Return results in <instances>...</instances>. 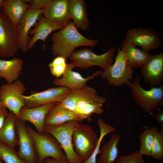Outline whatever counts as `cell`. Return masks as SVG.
<instances>
[{
  "instance_id": "6da1fadb",
  "label": "cell",
  "mask_w": 163,
  "mask_h": 163,
  "mask_svg": "<svg viewBox=\"0 0 163 163\" xmlns=\"http://www.w3.org/2000/svg\"><path fill=\"white\" fill-rule=\"evenodd\" d=\"M106 101L97 94L94 88L86 85L79 90H70L59 102L84 120L91 121L90 116L93 114L103 113L102 106Z\"/></svg>"
},
{
  "instance_id": "7a4b0ae2",
  "label": "cell",
  "mask_w": 163,
  "mask_h": 163,
  "mask_svg": "<svg viewBox=\"0 0 163 163\" xmlns=\"http://www.w3.org/2000/svg\"><path fill=\"white\" fill-rule=\"evenodd\" d=\"M77 28L71 21L66 26L52 34L51 38L53 43L51 50L54 56H61L66 59L78 47H94L97 45L98 40H91L85 37Z\"/></svg>"
},
{
  "instance_id": "3957f363",
  "label": "cell",
  "mask_w": 163,
  "mask_h": 163,
  "mask_svg": "<svg viewBox=\"0 0 163 163\" xmlns=\"http://www.w3.org/2000/svg\"><path fill=\"white\" fill-rule=\"evenodd\" d=\"M141 78L136 76L133 82L128 86L131 88L133 97L136 104L146 113H150L159 106L163 105V84L158 87L151 86L146 90L141 86Z\"/></svg>"
},
{
  "instance_id": "277c9868",
  "label": "cell",
  "mask_w": 163,
  "mask_h": 163,
  "mask_svg": "<svg viewBox=\"0 0 163 163\" xmlns=\"http://www.w3.org/2000/svg\"><path fill=\"white\" fill-rule=\"evenodd\" d=\"M98 137L92 126L78 122L73 132V143L75 151L82 163L91 155Z\"/></svg>"
},
{
  "instance_id": "5b68a950",
  "label": "cell",
  "mask_w": 163,
  "mask_h": 163,
  "mask_svg": "<svg viewBox=\"0 0 163 163\" xmlns=\"http://www.w3.org/2000/svg\"><path fill=\"white\" fill-rule=\"evenodd\" d=\"M78 122L70 121L57 126L45 125L44 131L52 135L57 140L64 152L69 163H82L73 146L72 136Z\"/></svg>"
},
{
  "instance_id": "8992f818",
  "label": "cell",
  "mask_w": 163,
  "mask_h": 163,
  "mask_svg": "<svg viewBox=\"0 0 163 163\" xmlns=\"http://www.w3.org/2000/svg\"><path fill=\"white\" fill-rule=\"evenodd\" d=\"M27 129L34 140L39 163L49 157L58 160H66L60 145L52 135L46 133H39L29 126Z\"/></svg>"
},
{
  "instance_id": "52a82bcc",
  "label": "cell",
  "mask_w": 163,
  "mask_h": 163,
  "mask_svg": "<svg viewBox=\"0 0 163 163\" xmlns=\"http://www.w3.org/2000/svg\"><path fill=\"white\" fill-rule=\"evenodd\" d=\"M117 53L113 64L101 71L100 75L107 81L110 85L118 87L128 85L134 76V70L126 62L124 54L119 47H117Z\"/></svg>"
},
{
  "instance_id": "ba28073f",
  "label": "cell",
  "mask_w": 163,
  "mask_h": 163,
  "mask_svg": "<svg viewBox=\"0 0 163 163\" xmlns=\"http://www.w3.org/2000/svg\"><path fill=\"white\" fill-rule=\"evenodd\" d=\"M115 48L113 47L104 53L98 55L88 47L74 52L69 58L75 67L82 69L97 66L105 70L113 63Z\"/></svg>"
},
{
  "instance_id": "9c48e42d",
  "label": "cell",
  "mask_w": 163,
  "mask_h": 163,
  "mask_svg": "<svg viewBox=\"0 0 163 163\" xmlns=\"http://www.w3.org/2000/svg\"><path fill=\"white\" fill-rule=\"evenodd\" d=\"M19 50V37L17 27L0 12V57H13Z\"/></svg>"
},
{
  "instance_id": "30bf717a",
  "label": "cell",
  "mask_w": 163,
  "mask_h": 163,
  "mask_svg": "<svg viewBox=\"0 0 163 163\" xmlns=\"http://www.w3.org/2000/svg\"><path fill=\"white\" fill-rule=\"evenodd\" d=\"M26 90L24 84L18 80L2 85L0 87V98L3 106L17 118L21 110L25 106L23 96Z\"/></svg>"
},
{
  "instance_id": "8fae6325",
  "label": "cell",
  "mask_w": 163,
  "mask_h": 163,
  "mask_svg": "<svg viewBox=\"0 0 163 163\" xmlns=\"http://www.w3.org/2000/svg\"><path fill=\"white\" fill-rule=\"evenodd\" d=\"M125 39L135 46H139L142 49L149 52L158 48L162 43L160 34L150 28H133L126 32Z\"/></svg>"
},
{
  "instance_id": "7c38bea8",
  "label": "cell",
  "mask_w": 163,
  "mask_h": 163,
  "mask_svg": "<svg viewBox=\"0 0 163 163\" xmlns=\"http://www.w3.org/2000/svg\"><path fill=\"white\" fill-rule=\"evenodd\" d=\"M16 130L18 139L19 157L27 163H39L34 140L28 132L25 122L18 119Z\"/></svg>"
},
{
  "instance_id": "4fadbf2b",
  "label": "cell",
  "mask_w": 163,
  "mask_h": 163,
  "mask_svg": "<svg viewBox=\"0 0 163 163\" xmlns=\"http://www.w3.org/2000/svg\"><path fill=\"white\" fill-rule=\"evenodd\" d=\"M70 90L66 87H58L40 92H33L27 96L23 95L25 106L32 108L51 103L59 102Z\"/></svg>"
},
{
  "instance_id": "5bb4252c",
  "label": "cell",
  "mask_w": 163,
  "mask_h": 163,
  "mask_svg": "<svg viewBox=\"0 0 163 163\" xmlns=\"http://www.w3.org/2000/svg\"><path fill=\"white\" fill-rule=\"evenodd\" d=\"M145 81L154 86L163 84V52L151 55L141 67Z\"/></svg>"
},
{
  "instance_id": "9a60e30c",
  "label": "cell",
  "mask_w": 163,
  "mask_h": 163,
  "mask_svg": "<svg viewBox=\"0 0 163 163\" xmlns=\"http://www.w3.org/2000/svg\"><path fill=\"white\" fill-rule=\"evenodd\" d=\"M56 103H51L32 108L24 106L21 110L18 119L30 122L35 127L37 132L44 134L46 117Z\"/></svg>"
},
{
  "instance_id": "2e32d148",
  "label": "cell",
  "mask_w": 163,
  "mask_h": 163,
  "mask_svg": "<svg viewBox=\"0 0 163 163\" xmlns=\"http://www.w3.org/2000/svg\"><path fill=\"white\" fill-rule=\"evenodd\" d=\"M75 67L72 63L67 64L62 77L56 78L53 82V84L58 87L66 88L71 90H79L85 86L88 81L94 79L96 76L100 75L101 72V71H96L91 76L85 78L78 72L73 71Z\"/></svg>"
},
{
  "instance_id": "e0dca14e",
  "label": "cell",
  "mask_w": 163,
  "mask_h": 163,
  "mask_svg": "<svg viewBox=\"0 0 163 163\" xmlns=\"http://www.w3.org/2000/svg\"><path fill=\"white\" fill-rule=\"evenodd\" d=\"M69 0H51L42 9V14L55 24L62 27L71 21L68 8Z\"/></svg>"
},
{
  "instance_id": "ac0fdd59",
  "label": "cell",
  "mask_w": 163,
  "mask_h": 163,
  "mask_svg": "<svg viewBox=\"0 0 163 163\" xmlns=\"http://www.w3.org/2000/svg\"><path fill=\"white\" fill-rule=\"evenodd\" d=\"M42 14V9L35 10L29 8L21 18L17 28L19 37V50L23 52L27 51V45L30 39L29 36L30 29Z\"/></svg>"
},
{
  "instance_id": "d6986e66",
  "label": "cell",
  "mask_w": 163,
  "mask_h": 163,
  "mask_svg": "<svg viewBox=\"0 0 163 163\" xmlns=\"http://www.w3.org/2000/svg\"><path fill=\"white\" fill-rule=\"evenodd\" d=\"M34 28L29 32V35H32L27 45V51L33 48L37 42L41 40L43 43L52 32L62 28L55 24L41 14L35 24Z\"/></svg>"
},
{
  "instance_id": "ffe728a7",
  "label": "cell",
  "mask_w": 163,
  "mask_h": 163,
  "mask_svg": "<svg viewBox=\"0 0 163 163\" xmlns=\"http://www.w3.org/2000/svg\"><path fill=\"white\" fill-rule=\"evenodd\" d=\"M83 120L82 117L57 102L47 113L45 124L46 125L57 126L70 121L80 122Z\"/></svg>"
},
{
  "instance_id": "44dd1931",
  "label": "cell",
  "mask_w": 163,
  "mask_h": 163,
  "mask_svg": "<svg viewBox=\"0 0 163 163\" xmlns=\"http://www.w3.org/2000/svg\"><path fill=\"white\" fill-rule=\"evenodd\" d=\"M121 50L127 65L133 69L141 67L151 55L149 52L137 47L126 40L122 42Z\"/></svg>"
},
{
  "instance_id": "7402d4cb",
  "label": "cell",
  "mask_w": 163,
  "mask_h": 163,
  "mask_svg": "<svg viewBox=\"0 0 163 163\" xmlns=\"http://www.w3.org/2000/svg\"><path fill=\"white\" fill-rule=\"evenodd\" d=\"M30 7V4L24 0H3L1 12L17 27L23 15Z\"/></svg>"
},
{
  "instance_id": "603a6c76",
  "label": "cell",
  "mask_w": 163,
  "mask_h": 163,
  "mask_svg": "<svg viewBox=\"0 0 163 163\" xmlns=\"http://www.w3.org/2000/svg\"><path fill=\"white\" fill-rule=\"evenodd\" d=\"M68 8L71 19L77 28L83 30L89 26L86 5L84 0H69Z\"/></svg>"
},
{
  "instance_id": "cb8c5ba5",
  "label": "cell",
  "mask_w": 163,
  "mask_h": 163,
  "mask_svg": "<svg viewBox=\"0 0 163 163\" xmlns=\"http://www.w3.org/2000/svg\"><path fill=\"white\" fill-rule=\"evenodd\" d=\"M18 118L12 112L9 111L5 123L0 130V142L13 148L18 145L16 130Z\"/></svg>"
},
{
  "instance_id": "d4e9b609",
  "label": "cell",
  "mask_w": 163,
  "mask_h": 163,
  "mask_svg": "<svg viewBox=\"0 0 163 163\" xmlns=\"http://www.w3.org/2000/svg\"><path fill=\"white\" fill-rule=\"evenodd\" d=\"M23 62L21 59L14 58L10 60L0 59V78L7 83L18 80L23 69Z\"/></svg>"
},
{
  "instance_id": "484cf974",
  "label": "cell",
  "mask_w": 163,
  "mask_h": 163,
  "mask_svg": "<svg viewBox=\"0 0 163 163\" xmlns=\"http://www.w3.org/2000/svg\"><path fill=\"white\" fill-rule=\"evenodd\" d=\"M121 138L120 133H114L109 140L102 145L98 158L99 163H115L118 157L119 143Z\"/></svg>"
},
{
  "instance_id": "4316f807",
  "label": "cell",
  "mask_w": 163,
  "mask_h": 163,
  "mask_svg": "<svg viewBox=\"0 0 163 163\" xmlns=\"http://www.w3.org/2000/svg\"><path fill=\"white\" fill-rule=\"evenodd\" d=\"M97 124L100 130V136L97 145L91 155L82 163H97V157L99 154L101 144L104 137L107 134L115 132L116 129L111 125L106 123L101 117L97 119Z\"/></svg>"
},
{
  "instance_id": "83f0119b",
  "label": "cell",
  "mask_w": 163,
  "mask_h": 163,
  "mask_svg": "<svg viewBox=\"0 0 163 163\" xmlns=\"http://www.w3.org/2000/svg\"><path fill=\"white\" fill-rule=\"evenodd\" d=\"M158 131V128L152 127L145 129L140 134V147L138 151L142 155L151 156L152 143Z\"/></svg>"
},
{
  "instance_id": "f1b7e54d",
  "label": "cell",
  "mask_w": 163,
  "mask_h": 163,
  "mask_svg": "<svg viewBox=\"0 0 163 163\" xmlns=\"http://www.w3.org/2000/svg\"><path fill=\"white\" fill-rule=\"evenodd\" d=\"M0 158L5 163H27L19 157L14 148L0 142Z\"/></svg>"
},
{
  "instance_id": "f546056e",
  "label": "cell",
  "mask_w": 163,
  "mask_h": 163,
  "mask_svg": "<svg viewBox=\"0 0 163 163\" xmlns=\"http://www.w3.org/2000/svg\"><path fill=\"white\" fill-rule=\"evenodd\" d=\"M67 64L65 58L56 56L49 65L51 74L56 78L62 77L65 71Z\"/></svg>"
},
{
  "instance_id": "4dcf8cb0",
  "label": "cell",
  "mask_w": 163,
  "mask_h": 163,
  "mask_svg": "<svg viewBox=\"0 0 163 163\" xmlns=\"http://www.w3.org/2000/svg\"><path fill=\"white\" fill-rule=\"evenodd\" d=\"M153 158L161 160L163 158V133L158 131L155 134L152 143L151 155Z\"/></svg>"
},
{
  "instance_id": "1f68e13d",
  "label": "cell",
  "mask_w": 163,
  "mask_h": 163,
  "mask_svg": "<svg viewBox=\"0 0 163 163\" xmlns=\"http://www.w3.org/2000/svg\"><path fill=\"white\" fill-rule=\"evenodd\" d=\"M115 163H146L142 155L138 151L125 155L120 156Z\"/></svg>"
},
{
  "instance_id": "d6a6232c",
  "label": "cell",
  "mask_w": 163,
  "mask_h": 163,
  "mask_svg": "<svg viewBox=\"0 0 163 163\" xmlns=\"http://www.w3.org/2000/svg\"><path fill=\"white\" fill-rule=\"evenodd\" d=\"M24 1L30 5L29 8L33 10H39L43 8L51 0H27Z\"/></svg>"
},
{
  "instance_id": "836d02e7",
  "label": "cell",
  "mask_w": 163,
  "mask_h": 163,
  "mask_svg": "<svg viewBox=\"0 0 163 163\" xmlns=\"http://www.w3.org/2000/svg\"><path fill=\"white\" fill-rule=\"evenodd\" d=\"M8 113L7 109L5 107L0 108V130L5 123Z\"/></svg>"
},
{
  "instance_id": "e575fe53",
  "label": "cell",
  "mask_w": 163,
  "mask_h": 163,
  "mask_svg": "<svg viewBox=\"0 0 163 163\" xmlns=\"http://www.w3.org/2000/svg\"><path fill=\"white\" fill-rule=\"evenodd\" d=\"M158 123L161 127L163 126V113L162 111L159 110L155 114L153 115Z\"/></svg>"
},
{
  "instance_id": "d590c367",
  "label": "cell",
  "mask_w": 163,
  "mask_h": 163,
  "mask_svg": "<svg viewBox=\"0 0 163 163\" xmlns=\"http://www.w3.org/2000/svg\"><path fill=\"white\" fill-rule=\"evenodd\" d=\"M41 163H69L67 160H58L53 158H47Z\"/></svg>"
},
{
  "instance_id": "8d00e7d4",
  "label": "cell",
  "mask_w": 163,
  "mask_h": 163,
  "mask_svg": "<svg viewBox=\"0 0 163 163\" xmlns=\"http://www.w3.org/2000/svg\"><path fill=\"white\" fill-rule=\"evenodd\" d=\"M3 0H0V12H1L2 3Z\"/></svg>"
},
{
  "instance_id": "74e56055",
  "label": "cell",
  "mask_w": 163,
  "mask_h": 163,
  "mask_svg": "<svg viewBox=\"0 0 163 163\" xmlns=\"http://www.w3.org/2000/svg\"><path fill=\"white\" fill-rule=\"evenodd\" d=\"M4 106L2 102V101L1 100L0 98V108Z\"/></svg>"
},
{
  "instance_id": "f35d334b",
  "label": "cell",
  "mask_w": 163,
  "mask_h": 163,
  "mask_svg": "<svg viewBox=\"0 0 163 163\" xmlns=\"http://www.w3.org/2000/svg\"><path fill=\"white\" fill-rule=\"evenodd\" d=\"M0 163H4L3 161L0 158Z\"/></svg>"
}]
</instances>
